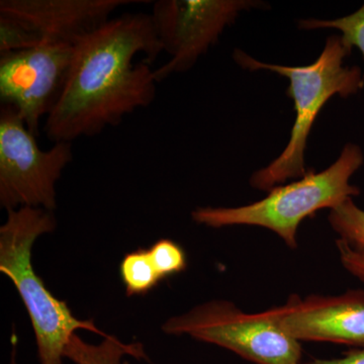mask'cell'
<instances>
[{"mask_svg":"<svg viewBox=\"0 0 364 364\" xmlns=\"http://www.w3.org/2000/svg\"><path fill=\"white\" fill-rule=\"evenodd\" d=\"M162 52L150 14L112 18L81 41L66 85L45 119L53 143H72L121 124L149 107L158 80L151 64Z\"/></svg>","mask_w":364,"mask_h":364,"instance_id":"cell-1","label":"cell"},{"mask_svg":"<svg viewBox=\"0 0 364 364\" xmlns=\"http://www.w3.org/2000/svg\"><path fill=\"white\" fill-rule=\"evenodd\" d=\"M349 54L338 36L328 38L318 58L306 66L263 63L242 50H235L233 58L242 68L275 72L289 79L287 95L294 100L296 112L287 147L274 161L251 176L250 184L254 188L270 191L289 179L301 178L308 173L305 163L306 143L318 112L333 95L348 97L363 87L361 69L344 65L343 60Z\"/></svg>","mask_w":364,"mask_h":364,"instance_id":"cell-2","label":"cell"},{"mask_svg":"<svg viewBox=\"0 0 364 364\" xmlns=\"http://www.w3.org/2000/svg\"><path fill=\"white\" fill-rule=\"evenodd\" d=\"M6 222L0 227V272L18 289L32 321L41 364L63 363L64 352L76 330L105 334L92 321L74 317L66 301L53 296L44 280L33 270L32 249L41 235L56 229L51 210L23 207L7 210Z\"/></svg>","mask_w":364,"mask_h":364,"instance_id":"cell-3","label":"cell"},{"mask_svg":"<svg viewBox=\"0 0 364 364\" xmlns=\"http://www.w3.org/2000/svg\"><path fill=\"white\" fill-rule=\"evenodd\" d=\"M364 162L358 145H345L331 166L316 173L311 170L298 181L277 186L267 196L251 205L237 208H198L193 221L212 228L246 225L267 228L279 235L289 248H298V229L306 218L323 208H336L348 198L360 195L350 178Z\"/></svg>","mask_w":364,"mask_h":364,"instance_id":"cell-4","label":"cell"},{"mask_svg":"<svg viewBox=\"0 0 364 364\" xmlns=\"http://www.w3.org/2000/svg\"><path fill=\"white\" fill-rule=\"evenodd\" d=\"M167 334H186L226 348L255 364H301V343L280 328L272 309L244 313L233 303L212 301L169 318Z\"/></svg>","mask_w":364,"mask_h":364,"instance_id":"cell-5","label":"cell"},{"mask_svg":"<svg viewBox=\"0 0 364 364\" xmlns=\"http://www.w3.org/2000/svg\"><path fill=\"white\" fill-rule=\"evenodd\" d=\"M73 159L72 143L42 150L18 112L2 105L0 111V205L7 210L23 207L56 208V183Z\"/></svg>","mask_w":364,"mask_h":364,"instance_id":"cell-6","label":"cell"},{"mask_svg":"<svg viewBox=\"0 0 364 364\" xmlns=\"http://www.w3.org/2000/svg\"><path fill=\"white\" fill-rule=\"evenodd\" d=\"M133 0H1L0 53L43 43L78 45Z\"/></svg>","mask_w":364,"mask_h":364,"instance_id":"cell-7","label":"cell"},{"mask_svg":"<svg viewBox=\"0 0 364 364\" xmlns=\"http://www.w3.org/2000/svg\"><path fill=\"white\" fill-rule=\"evenodd\" d=\"M263 6L250 0H158L150 14L167 63L155 69L158 82L174 73L193 68L198 59L217 44L226 26L239 14Z\"/></svg>","mask_w":364,"mask_h":364,"instance_id":"cell-8","label":"cell"},{"mask_svg":"<svg viewBox=\"0 0 364 364\" xmlns=\"http://www.w3.org/2000/svg\"><path fill=\"white\" fill-rule=\"evenodd\" d=\"M76 47L69 43H43L0 53L2 105L14 107L36 136L43 117H48L61 97Z\"/></svg>","mask_w":364,"mask_h":364,"instance_id":"cell-9","label":"cell"},{"mask_svg":"<svg viewBox=\"0 0 364 364\" xmlns=\"http://www.w3.org/2000/svg\"><path fill=\"white\" fill-rule=\"evenodd\" d=\"M272 311L280 328L299 342H332L364 349L363 289L306 299L294 294Z\"/></svg>","mask_w":364,"mask_h":364,"instance_id":"cell-10","label":"cell"},{"mask_svg":"<svg viewBox=\"0 0 364 364\" xmlns=\"http://www.w3.org/2000/svg\"><path fill=\"white\" fill-rule=\"evenodd\" d=\"M16 345V340H13ZM11 364H16V346H13ZM145 358L141 344H124L114 336L105 337L98 345L86 343L77 335H72L67 344L64 356L75 364H122L124 355Z\"/></svg>","mask_w":364,"mask_h":364,"instance_id":"cell-11","label":"cell"},{"mask_svg":"<svg viewBox=\"0 0 364 364\" xmlns=\"http://www.w3.org/2000/svg\"><path fill=\"white\" fill-rule=\"evenodd\" d=\"M119 270L128 296H145L162 282L148 248H138L127 253Z\"/></svg>","mask_w":364,"mask_h":364,"instance_id":"cell-12","label":"cell"},{"mask_svg":"<svg viewBox=\"0 0 364 364\" xmlns=\"http://www.w3.org/2000/svg\"><path fill=\"white\" fill-rule=\"evenodd\" d=\"M330 225L354 251L364 254V210L348 198L330 210Z\"/></svg>","mask_w":364,"mask_h":364,"instance_id":"cell-13","label":"cell"},{"mask_svg":"<svg viewBox=\"0 0 364 364\" xmlns=\"http://www.w3.org/2000/svg\"><path fill=\"white\" fill-rule=\"evenodd\" d=\"M301 30L336 28L342 33L344 47L351 53L352 48H358L364 60V4L355 13L336 18V20H301L298 23Z\"/></svg>","mask_w":364,"mask_h":364,"instance_id":"cell-14","label":"cell"},{"mask_svg":"<svg viewBox=\"0 0 364 364\" xmlns=\"http://www.w3.org/2000/svg\"><path fill=\"white\" fill-rule=\"evenodd\" d=\"M148 249L153 264L162 282L183 272L188 267L186 251L171 239H159Z\"/></svg>","mask_w":364,"mask_h":364,"instance_id":"cell-15","label":"cell"},{"mask_svg":"<svg viewBox=\"0 0 364 364\" xmlns=\"http://www.w3.org/2000/svg\"><path fill=\"white\" fill-rule=\"evenodd\" d=\"M336 246L345 269L364 282V254L356 252L341 239L336 241Z\"/></svg>","mask_w":364,"mask_h":364,"instance_id":"cell-16","label":"cell"},{"mask_svg":"<svg viewBox=\"0 0 364 364\" xmlns=\"http://www.w3.org/2000/svg\"><path fill=\"white\" fill-rule=\"evenodd\" d=\"M301 364H364V349L358 348L346 352L341 358L315 359V360Z\"/></svg>","mask_w":364,"mask_h":364,"instance_id":"cell-17","label":"cell"}]
</instances>
